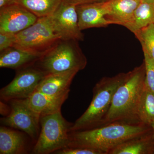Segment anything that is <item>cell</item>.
Instances as JSON below:
<instances>
[{
  "label": "cell",
  "mask_w": 154,
  "mask_h": 154,
  "mask_svg": "<svg viewBox=\"0 0 154 154\" xmlns=\"http://www.w3.org/2000/svg\"><path fill=\"white\" fill-rule=\"evenodd\" d=\"M16 34L0 33V52L13 47Z\"/></svg>",
  "instance_id": "24"
},
{
  "label": "cell",
  "mask_w": 154,
  "mask_h": 154,
  "mask_svg": "<svg viewBox=\"0 0 154 154\" xmlns=\"http://www.w3.org/2000/svg\"><path fill=\"white\" fill-rule=\"evenodd\" d=\"M69 94L52 96L35 91L27 99L30 107L41 116L53 114L61 111V108L67 99Z\"/></svg>",
  "instance_id": "17"
},
{
  "label": "cell",
  "mask_w": 154,
  "mask_h": 154,
  "mask_svg": "<svg viewBox=\"0 0 154 154\" xmlns=\"http://www.w3.org/2000/svg\"><path fill=\"white\" fill-rule=\"evenodd\" d=\"M38 18L15 3L0 8V33L16 34L30 27Z\"/></svg>",
  "instance_id": "10"
},
{
  "label": "cell",
  "mask_w": 154,
  "mask_h": 154,
  "mask_svg": "<svg viewBox=\"0 0 154 154\" xmlns=\"http://www.w3.org/2000/svg\"><path fill=\"white\" fill-rule=\"evenodd\" d=\"M154 24V4L141 1L135 10L132 20L127 28L134 33Z\"/></svg>",
  "instance_id": "18"
},
{
  "label": "cell",
  "mask_w": 154,
  "mask_h": 154,
  "mask_svg": "<svg viewBox=\"0 0 154 154\" xmlns=\"http://www.w3.org/2000/svg\"><path fill=\"white\" fill-rule=\"evenodd\" d=\"M154 154V137L152 129L144 134L126 141L108 154Z\"/></svg>",
  "instance_id": "16"
},
{
  "label": "cell",
  "mask_w": 154,
  "mask_h": 154,
  "mask_svg": "<svg viewBox=\"0 0 154 154\" xmlns=\"http://www.w3.org/2000/svg\"><path fill=\"white\" fill-rule=\"evenodd\" d=\"M145 66V85L154 93V60L146 51H143Z\"/></svg>",
  "instance_id": "22"
},
{
  "label": "cell",
  "mask_w": 154,
  "mask_h": 154,
  "mask_svg": "<svg viewBox=\"0 0 154 154\" xmlns=\"http://www.w3.org/2000/svg\"><path fill=\"white\" fill-rule=\"evenodd\" d=\"M134 34L141 44L143 51H146L154 60V24L138 30Z\"/></svg>",
  "instance_id": "21"
},
{
  "label": "cell",
  "mask_w": 154,
  "mask_h": 154,
  "mask_svg": "<svg viewBox=\"0 0 154 154\" xmlns=\"http://www.w3.org/2000/svg\"><path fill=\"white\" fill-rule=\"evenodd\" d=\"M152 129L153 134V136L154 137V124H153L151 126Z\"/></svg>",
  "instance_id": "28"
},
{
  "label": "cell",
  "mask_w": 154,
  "mask_h": 154,
  "mask_svg": "<svg viewBox=\"0 0 154 154\" xmlns=\"http://www.w3.org/2000/svg\"><path fill=\"white\" fill-rule=\"evenodd\" d=\"M54 154H104L103 152L86 147H66L65 148L59 150Z\"/></svg>",
  "instance_id": "23"
},
{
  "label": "cell",
  "mask_w": 154,
  "mask_h": 154,
  "mask_svg": "<svg viewBox=\"0 0 154 154\" xmlns=\"http://www.w3.org/2000/svg\"><path fill=\"white\" fill-rule=\"evenodd\" d=\"M127 73H120L114 76L102 78L93 89V97L85 113L73 123L71 131L83 130L102 125L110 109L113 96L123 82Z\"/></svg>",
  "instance_id": "3"
},
{
  "label": "cell",
  "mask_w": 154,
  "mask_h": 154,
  "mask_svg": "<svg viewBox=\"0 0 154 154\" xmlns=\"http://www.w3.org/2000/svg\"><path fill=\"white\" fill-rule=\"evenodd\" d=\"M4 125L0 127V154L28 153V135Z\"/></svg>",
  "instance_id": "14"
},
{
  "label": "cell",
  "mask_w": 154,
  "mask_h": 154,
  "mask_svg": "<svg viewBox=\"0 0 154 154\" xmlns=\"http://www.w3.org/2000/svg\"><path fill=\"white\" fill-rule=\"evenodd\" d=\"M152 130L151 126L142 123L112 122L91 129L71 131L68 146L89 148L108 154L126 141Z\"/></svg>",
  "instance_id": "1"
},
{
  "label": "cell",
  "mask_w": 154,
  "mask_h": 154,
  "mask_svg": "<svg viewBox=\"0 0 154 154\" xmlns=\"http://www.w3.org/2000/svg\"><path fill=\"white\" fill-rule=\"evenodd\" d=\"M145 76L144 61L128 72L126 79L116 91L102 125L120 122L140 123L137 112L145 85Z\"/></svg>",
  "instance_id": "2"
},
{
  "label": "cell",
  "mask_w": 154,
  "mask_h": 154,
  "mask_svg": "<svg viewBox=\"0 0 154 154\" xmlns=\"http://www.w3.org/2000/svg\"><path fill=\"white\" fill-rule=\"evenodd\" d=\"M105 0H63V2H65L78 5H82V4H89L98 2H103Z\"/></svg>",
  "instance_id": "25"
},
{
  "label": "cell",
  "mask_w": 154,
  "mask_h": 154,
  "mask_svg": "<svg viewBox=\"0 0 154 154\" xmlns=\"http://www.w3.org/2000/svg\"><path fill=\"white\" fill-rule=\"evenodd\" d=\"M54 29L61 39L84 40L79 24L76 6L63 2L50 16Z\"/></svg>",
  "instance_id": "9"
},
{
  "label": "cell",
  "mask_w": 154,
  "mask_h": 154,
  "mask_svg": "<svg viewBox=\"0 0 154 154\" xmlns=\"http://www.w3.org/2000/svg\"><path fill=\"white\" fill-rule=\"evenodd\" d=\"M8 102L10 112L1 119V123L4 126L25 133L35 143L40 132L41 116L30 107L27 99H16Z\"/></svg>",
  "instance_id": "7"
},
{
  "label": "cell",
  "mask_w": 154,
  "mask_h": 154,
  "mask_svg": "<svg viewBox=\"0 0 154 154\" xmlns=\"http://www.w3.org/2000/svg\"><path fill=\"white\" fill-rule=\"evenodd\" d=\"M15 3V0H0V8Z\"/></svg>",
  "instance_id": "26"
},
{
  "label": "cell",
  "mask_w": 154,
  "mask_h": 154,
  "mask_svg": "<svg viewBox=\"0 0 154 154\" xmlns=\"http://www.w3.org/2000/svg\"><path fill=\"white\" fill-rule=\"evenodd\" d=\"M40 125L39 135L32 149V153H54L68 146L73 123L65 119L61 111L41 116Z\"/></svg>",
  "instance_id": "5"
},
{
  "label": "cell",
  "mask_w": 154,
  "mask_h": 154,
  "mask_svg": "<svg viewBox=\"0 0 154 154\" xmlns=\"http://www.w3.org/2000/svg\"><path fill=\"white\" fill-rule=\"evenodd\" d=\"M60 39L49 17L38 18L35 23L15 35L13 47L41 57Z\"/></svg>",
  "instance_id": "6"
},
{
  "label": "cell",
  "mask_w": 154,
  "mask_h": 154,
  "mask_svg": "<svg viewBox=\"0 0 154 154\" xmlns=\"http://www.w3.org/2000/svg\"><path fill=\"white\" fill-rule=\"evenodd\" d=\"M63 0H15L38 18L49 17Z\"/></svg>",
  "instance_id": "19"
},
{
  "label": "cell",
  "mask_w": 154,
  "mask_h": 154,
  "mask_svg": "<svg viewBox=\"0 0 154 154\" xmlns=\"http://www.w3.org/2000/svg\"><path fill=\"white\" fill-rule=\"evenodd\" d=\"M78 72L70 70L47 75L39 83L36 90L50 96L69 94L72 81Z\"/></svg>",
  "instance_id": "13"
},
{
  "label": "cell",
  "mask_w": 154,
  "mask_h": 154,
  "mask_svg": "<svg viewBox=\"0 0 154 154\" xmlns=\"http://www.w3.org/2000/svg\"><path fill=\"white\" fill-rule=\"evenodd\" d=\"M140 0H105V18L110 25L116 24L127 28L132 20L135 10Z\"/></svg>",
  "instance_id": "12"
},
{
  "label": "cell",
  "mask_w": 154,
  "mask_h": 154,
  "mask_svg": "<svg viewBox=\"0 0 154 154\" xmlns=\"http://www.w3.org/2000/svg\"><path fill=\"white\" fill-rule=\"evenodd\" d=\"M79 24L81 30L91 28H103L110 25L105 18V1L76 5Z\"/></svg>",
  "instance_id": "11"
},
{
  "label": "cell",
  "mask_w": 154,
  "mask_h": 154,
  "mask_svg": "<svg viewBox=\"0 0 154 154\" xmlns=\"http://www.w3.org/2000/svg\"><path fill=\"white\" fill-rule=\"evenodd\" d=\"M141 1L147 2L154 3V0H141Z\"/></svg>",
  "instance_id": "27"
},
{
  "label": "cell",
  "mask_w": 154,
  "mask_h": 154,
  "mask_svg": "<svg viewBox=\"0 0 154 154\" xmlns=\"http://www.w3.org/2000/svg\"><path fill=\"white\" fill-rule=\"evenodd\" d=\"M140 123L151 126L154 124V93L145 85L137 112Z\"/></svg>",
  "instance_id": "20"
},
{
  "label": "cell",
  "mask_w": 154,
  "mask_h": 154,
  "mask_svg": "<svg viewBox=\"0 0 154 154\" xmlns=\"http://www.w3.org/2000/svg\"><path fill=\"white\" fill-rule=\"evenodd\" d=\"M78 42L60 38L51 49L39 58L34 65L45 75L84 69L88 60Z\"/></svg>",
  "instance_id": "4"
},
{
  "label": "cell",
  "mask_w": 154,
  "mask_h": 154,
  "mask_svg": "<svg viewBox=\"0 0 154 154\" xmlns=\"http://www.w3.org/2000/svg\"><path fill=\"white\" fill-rule=\"evenodd\" d=\"M45 75L34 65L17 71L14 79L0 91L3 102L27 99L36 91Z\"/></svg>",
  "instance_id": "8"
},
{
  "label": "cell",
  "mask_w": 154,
  "mask_h": 154,
  "mask_svg": "<svg viewBox=\"0 0 154 154\" xmlns=\"http://www.w3.org/2000/svg\"><path fill=\"white\" fill-rule=\"evenodd\" d=\"M0 52V67L17 71L33 65L40 57L14 47Z\"/></svg>",
  "instance_id": "15"
},
{
  "label": "cell",
  "mask_w": 154,
  "mask_h": 154,
  "mask_svg": "<svg viewBox=\"0 0 154 154\" xmlns=\"http://www.w3.org/2000/svg\"><path fill=\"white\" fill-rule=\"evenodd\" d=\"M140 1H141V0H140Z\"/></svg>",
  "instance_id": "29"
}]
</instances>
